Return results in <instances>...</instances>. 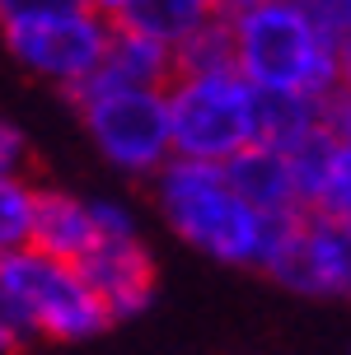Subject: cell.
Returning <instances> with one entry per match:
<instances>
[{"label": "cell", "mask_w": 351, "mask_h": 355, "mask_svg": "<svg viewBox=\"0 0 351 355\" xmlns=\"http://www.w3.org/2000/svg\"><path fill=\"white\" fill-rule=\"evenodd\" d=\"M85 5H89V10H94L99 19H108V24H122V19L136 10L140 0H85Z\"/></svg>", "instance_id": "20"}, {"label": "cell", "mask_w": 351, "mask_h": 355, "mask_svg": "<svg viewBox=\"0 0 351 355\" xmlns=\"http://www.w3.org/2000/svg\"><path fill=\"white\" fill-rule=\"evenodd\" d=\"M239 75L258 94L333 98L342 89V47L314 0H277L258 15L234 19Z\"/></svg>", "instance_id": "2"}, {"label": "cell", "mask_w": 351, "mask_h": 355, "mask_svg": "<svg viewBox=\"0 0 351 355\" xmlns=\"http://www.w3.org/2000/svg\"><path fill=\"white\" fill-rule=\"evenodd\" d=\"M28 136L15 122L0 126V178H28Z\"/></svg>", "instance_id": "17"}, {"label": "cell", "mask_w": 351, "mask_h": 355, "mask_svg": "<svg viewBox=\"0 0 351 355\" xmlns=\"http://www.w3.org/2000/svg\"><path fill=\"white\" fill-rule=\"evenodd\" d=\"M178 80V56L169 42L150 37L136 24H113L108 56L85 89H169Z\"/></svg>", "instance_id": "10"}, {"label": "cell", "mask_w": 351, "mask_h": 355, "mask_svg": "<svg viewBox=\"0 0 351 355\" xmlns=\"http://www.w3.org/2000/svg\"><path fill=\"white\" fill-rule=\"evenodd\" d=\"M295 164H300V178H304L309 215L351 225V150H342L337 141H323L309 155H300Z\"/></svg>", "instance_id": "13"}, {"label": "cell", "mask_w": 351, "mask_h": 355, "mask_svg": "<svg viewBox=\"0 0 351 355\" xmlns=\"http://www.w3.org/2000/svg\"><path fill=\"white\" fill-rule=\"evenodd\" d=\"M80 271H85L89 285L99 290V300H104L113 322L145 313L150 300H155V257L140 243V234L99 239V248L80 262Z\"/></svg>", "instance_id": "8"}, {"label": "cell", "mask_w": 351, "mask_h": 355, "mask_svg": "<svg viewBox=\"0 0 351 355\" xmlns=\"http://www.w3.org/2000/svg\"><path fill=\"white\" fill-rule=\"evenodd\" d=\"M85 0H0L5 19H24V15H47V10H75Z\"/></svg>", "instance_id": "19"}, {"label": "cell", "mask_w": 351, "mask_h": 355, "mask_svg": "<svg viewBox=\"0 0 351 355\" xmlns=\"http://www.w3.org/2000/svg\"><path fill=\"white\" fill-rule=\"evenodd\" d=\"M328 136V103L309 94H258V145L281 155H309Z\"/></svg>", "instance_id": "11"}, {"label": "cell", "mask_w": 351, "mask_h": 355, "mask_svg": "<svg viewBox=\"0 0 351 355\" xmlns=\"http://www.w3.org/2000/svg\"><path fill=\"white\" fill-rule=\"evenodd\" d=\"M211 5H215V10H220V0H211Z\"/></svg>", "instance_id": "22"}, {"label": "cell", "mask_w": 351, "mask_h": 355, "mask_svg": "<svg viewBox=\"0 0 351 355\" xmlns=\"http://www.w3.org/2000/svg\"><path fill=\"white\" fill-rule=\"evenodd\" d=\"M178 75H225L239 71V37H234V19L211 15L183 47H174Z\"/></svg>", "instance_id": "14"}, {"label": "cell", "mask_w": 351, "mask_h": 355, "mask_svg": "<svg viewBox=\"0 0 351 355\" xmlns=\"http://www.w3.org/2000/svg\"><path fill=\"white\" fill-rule=\"evenodd\" d=\"M234 187L248 206L277 225H295L309 215V201H304V178H300V164L281 150H267V145H253L248 155H239L234 164H225Z\"/></svg>", "instance_id": "9"}, {"label": "cell", "mask_w": 351, "mask_h": 355, "mask_svg": "<svg viewBox=\"0 0 351 355\" xmlns=\"http://www.w3.org/2000/svg\"><path fill=\"white\" fill-rule=\"evenodd\" d=\"M33 248L56 257V262H85L99 248V225H94V201L70 196L61 187H42L38 201V230H33Z\"/></svg>", "instance_id": "12"}, {"label": "cell", "mask_w": 351, "mask_h": 355, "mask_svg": "<svg viewBox=\"0 0 351 355\" xmlns=\"http://www.w3.org/2000/svg\"><path fill=\"white\" fill-rule=\"evenodd\" d=\"M70 103L113 168L155 182L174 164L169 89H80Z\"/></svg>", "instance_id": "5"}, {"label": "cell", "mask_w": 351, "mask_h": 355, "mask_svg": "<svg viewBox=\"0 0 351 355\" xmlns=\"http://www.w3.org/2000/svg\"><path fill=\"white\" fill-rule=\"evenodd\" d=\"M267 5H277V0H220V15L225 19H244V15H258Z\"/></svg>", "instance_id": "21"}, {"label": "cell", "mask_w": 351, "mask_h": 355, "mask_svg": "<svg viewBox=\"0 0 351 355\" xmlns=\"http://www.w3.org/2000/svg\"><path fill=\"white\" fill-rule=\"evenodd\" d=\"M150 187H155L159 220H164L188 248L206 252L211 262L267 271L286 225H277V220H267V215L253 211L244 196H239L229 168L174 159Z\"/></svg>", "instance_id": "1"}, {"label": "cell", "mask_w": 351, "mask_h": 355, "mask_svg": "<svg viewBox=\"0 0 351 355\" xmlns=\"http://www.w3.org/2000/svg\"><path fill=\"white\" fill-rule=\"evenodd\" d=\"M38 201H42V182H33V178H0V248L5 252L33 248Z\"/></svg>", "instance_id": "16"}, {"label": "cell", "mask_w": 351, "mask_h": 355, "mask_svg": "<svg viewBox=\"0 0 351 355\" xmlns=\"http://www.w3.org/2000/svg\"><path fill=\"white\" fill-rule=\"evenodd\" d=\"M211 15H220L211 0H140L122 24H136V28H145V33L159 37V42L183 47V42H188Z\"/></svg>", "instance_id": "15"}, {"label": "cell", "mask_w": 351, "mask_h": 355, "mask_svg": "<svg viewBox=\"0 0 351 355\" xmlns=\"http://www.w3.org/2000/svg\"><path fill=\"white\" fill-rule=\"evenodd\" d=\"M108 309L75 262L38 248L0 257V337L10 351L33 341H89L108 327Z\"/></svg>", "instance_id": "3"}, {"label": "cell", "mask_w": 351, "mask_h": 355, "mask_svg": "<svg viewBox=\"0 0 351 355\" xmlns=\"http://www.w3.org/2000/svg\"><path fill=\"white\" fill-rule=\"evenodd\" d=\"M174 117V159L234 164L258 145V89L239 71L178 75L169 85Z\"/></svg>", "instance_id": "4"}, {"label": "cell", "mask_w": 351, "mask_h": 355, "mask_svg": "<svg viewBox=\"0 0 351 355\" xmlns=\"http://www.w3.org/2000/svg\"><path fill=\"white\" fill-rule=\"evenodd\" d=\"M328 136L342 150H351V89H337L328 98Z\"/></svg>", "instance_id": "18"}, {"label": "cell", "mask_w": 351, "mask_h": 355, "mask_svg": "<svg viewBox=\"0 0 351 355\" xmlns=\"http://www.w3.org/2000/svg\"><path fill=\"white\" fill-rule=\"evenodd\" d=\"M267 276L309 300H351V225L323 215L286 225Z\"/></svg>", "instance_id": "7"}, {"label": "cell", "mask_w": 351, "mask_h": 355, "mask_svg": "<svg viewBox=\"0 0 351 355\" xmlns=\"http://www.w3.org/2000/svg\"><path fill=\"white\" fill-rule=\"evenodd\" d=\"M108 37H113V24L99 19L89 5L5 19V47H10V56L28 75L56 85L66 98H75L99 75V66L108 56Z\"/></svg>", "instance_id": "6"}]
</instances>
